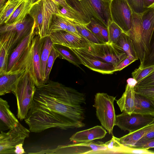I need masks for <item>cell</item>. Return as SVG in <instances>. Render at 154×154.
Instances as JSON below:
<instances>
[{"instance_id": "9", "label": "cell", "mask_w": 154, "mask_h": 154, "mask_svg": "<svg viewBox=\"0 0 154 154\" xmlns=\"http://www.w3.org/2000/svg\"><path fill=\"white\" fill-rule=\"evenodd\" d=\"M30 131L22 125L7 132L1 131L0 134V154H14L15 147L24 143L28 137Z\"/></svg>"}, {"instance_id": "8", "label": "cell", "mask_w": 154, "mask_h": 154, "mask_svg": "<svg viewBox=\"0 0 154 154\" xmlns=\"http://www.w3.org/2000/svg\"><path fill=\"white\" fill-rule=\"evenodd\" d=\"M110 9L112 21L127 33L132 28L133 17L126 0H111Z\"/></svg>"}, {"instance_id": "12", "label": "cell", "mask_w": 154, "mask_h": 154, "mask_svg": "<svg viewBox=\"0 0 154 154\" xmlns=\"http://www.w3.org/2000/svg\"><path fill=\"white\" fill-rule=\"evenodd\" d=\"M154 119V116L150 115L134 113L129 115L122 112L116 115V125L122 130L131 133L146 126Z\"/></svg>"}, {"instance_id": "21", "label": "cell", "mask_w": 154, "mask_h": 154, "mask_svg": "<svg viewBox=\"0 0 154 154\" xmlns=\"http://www.w3.org/2000/svg\"><path fill=\"white\" fill-rule=\"evenodd\" d=\"M135 96L137 106L134 113L154 116V100L135 92Z\"/></svg>"}, {"instance_id": "47", "label": "cell", "mask_w": 154, "mask_h": 154, "mask_svg": "<svg viewBox=\"0 0 154 154\" xmlns=\"http://www.w3.org/2000/svg\"><path fill=\"white\" fill-rule=\"evenodd\" d=\"M23 144L24 143H22L16 146L15 150V154H21L25 153L24 149L23 148Z\"/></svg>"}, {"instance_id": "32", "label": "cell", "mask_w": 154, "mask_h": 154, "mask_svg": "<svg viewBox=\"0 0 154 154\" xmlns=\"http://www.w3.org/2000/svg\"><path fill=\"white\" fill-rule=\"evenodd\" d=\"M105 144L108 151L124 153L125 146L121 143L119 138L112 135L111 139L105 142Z\"/></svg>"}, {"instance_id": "41", "label": "cell", "mask_w": 154, "mask_h": 154, "mask_svg": "<svg viewBox=\"0 0 154 154\" xmlns=\"http://www.w3.org/2000/svg\"><path fill=\"white\" fill-rule=\"evenodd\" d=\"M134 148H140L147 149L154 147V139L137 142L132 147Z\"/></svg>"}, {"instance_id": "27", "label": "cell", "mask_w": 154, "mask_h": 154, "mask_svg": "<svg viewBox=\"0 0 154 154\" xmlns=\"http://www.w3.org/2000/svg\"><path fill=\"white\" fill-rule=\"evenodd\" d=\"M73 22L77 31L82 37L85 38L91 42L96 44L105 43L87 28L85 26L78 23Z\"/></svg>"}, {"instance_id": "44", "label": "cell", "mask_w": 154, "mask_h": 154, "mask_svg": "<svg viewBox=\"0 0 154 154\" xmlns=\"http://www.w3.org/2000/svg\"><path fill=\"white\" fill-rule=\"evenodd\" d=\"M101 34L105 43H109V38L108 29L107 27L99 24Z\"/></svg>"}, {"instance_id": "28", "label": "cell", "mask_w": 154, "mask_h": 154, "mask_svg": "<svg viewBox=\"0 0 154 154\" xmlns=\"http://www.w3.org/2000/svg\"><path fill=\"white\" fill-rule=\"evenodd\" d=\"M67 27L66 20L57 14L53 15L50 26V33L62 31H66Z\"/></svg>"}, {"instance_id": "4", "label": "cell", "mask_w": 154, "mask_h": 154, "mask_svg": "<svg viewBox=\"0 0 154 154\" xmlns=\"http://www.w3.org/2000/svg\"><path fill=\"white\" fill-rule=\"evenodd\" d=\"M60 7L53 0H39L33 5L29 14L33 19L36 33L41 38L49 35L52 16L60 14Z\"/></svg>"}, {"instance_id": "40", "label": "cell", "mask_w": 154, "mask_h": 154, "mask_svg": "<svg viewBox=\"0 0 154 154\" xmlns=\"http://www.w3.org/2000/svg\"><path fill=\"white\" fill-rule=\"evenodd\" d=\"M137 60L136 59L127 56L126 58L115 67V71H120Z\"/></svg>"}, {"instance_id": "31", "label": "cell", "mask_w": 154, "mask_h": 154, "mask_svg": "<svg viewBox=\"0 0 154 154\" xmlns=\"http://www.w3.org/2000/svg\"><path fill=\"white\" fill-rule=\"evenodd\" d=\"M53 47L62 58L66 60L75 65L79 67L81 63L79 59L74 55L58 45L54 44Z\"/></svg>"}, {"instance_id": "18", "label": "cell", "mask_w": 154, "mask_h": 154, "mask_svg": "<svg viewBox=\"0 0 154 154\" xmlns=\"http://www.w3.org/2000/svg\"><path fill=\"white\" fill-rule=\"evenodd\" d=\"M26 68L20 71L6 72L0 75V96L12 93Z\"/></svg>"}, {"instance_id": "38", "label": "cell", "mask_w": 154, "mask_h": 154, "mask_svg": "<svg viewBox=\"0 0 154 154\" xmlns=\"http://www.w3.org/2000/svg\"><path fill=\"white\" fill-rule=\"evenodd\" d=\"M154 86V71L146 77L137 83L134 87H143Z\"/></svg>"}, {"instance_id": "5", "label": "cell", "mask_w": 154, "mask_h": 154, "mask_svg": "<svg viewBox=\"0 0 154 154\" xmlns=\"http://www.w3.org/2000/svg\"><path fill=\"white\" fill-rule=\"evenodd\" d=\"M74 48L82 54L111 63L115 67L127 56L117 44H96L89 41L84 48Z\"/></svg>"}, {"instance_id": "13", "label": "cell", "mask_w": 154, "mask_h": 154, "mask_svg": "<svg viewBox=\"0 0 154 154\" xmlns=\"http://www.w3.org/2000/svg\"><path fill=\"white\" fill-rule=\"evenodd\" d=\"M69 49L79 59L81 64L89 69L103 74H112L115 72V66L113 65L96 58L82 54L73 48Z\"/></svg>"}, {"instance_id": "23", "label": "cell", "mask_w": 154, "mask_h": 154, "mask_svg": "<svg viewBox=\"0 0 154 154\" xmlns=\"http://www.w3.org/2000/svg\"><path fill=\"white\" fill-rule=\"evenodd\" d=\"M53 45L49 36L44 38L41 55V73L44 84L46 83L45 72L47 63Z\"/></svg>"}, {"instance_id": "19", "label": "cell", "mask_w": 154, "mask_h": 154, "mask_svg": "<svg viewBox=\"0 0 154 154\" xmlns=\"http://www.w3.org/2000/svg\"><path fill=\"white\" fill-rule=\"evenodd\" d=\"M154 130V119L143 127L120 138V142L124 146L132 147L143 136Z\"/></svg>"}, {"instance_id": "39", "label": "cell", "mask_w": 154, "mask_h": 154, "mask_svg": "<svg viewBox=\"0 0 154 154\" xmlns=\"http://www.w3.org/2000/svg\"><path fill=\"white\" fill-rule=\"evenodd\" d=\"M124 153L154 154V151L146 149L125 146Z\"/></svg>"}, {"instance_id": "37", "label": "cell", "mask_w": 154, "mask_h": 154, "mask_svg": "<svg viewBox=\"0 0 154 154\" xmlns=\"http://www.w3.org/2000/svg\"><path fill=\"white\" fill-rule=\"evenodd\" d=\"M99 24L95 21L91 20L90 22L85 26L101 40L105 43L101 34Z\"/></svg>"}, {"instance_id": "35", "label": "cell", "mask_w": 154, "mask_h": 154, "mask_svg": "<svg viewBox=\"0 0 154 154\" xmlns=\"http://www.w3.org/2000/svg\"><path fill=\"white\" fill-rule=\"evenodd\" d=\"M8 56L4 48H0V75L7 72Z\"/></svg>"}, {"instance_id": "48", "label": "cell", "mask_w": 154, "mask_h": 154, "mask_svg": "<svg viewBox=\"0 0 154 154\" xmlns=\"http://www.w3.org/2000/svg\"><path fill=\"white\" fill-rule=\"evenodd\" d=\"M144 7L148 8L154 6V0H143Z\"/></svg>"}, {"instance_id": "11", "label": "cell", "mask_w": 154, "mask_h": 154, "mask_svg": "<svg viewBox=\"0 0 154 154\" xmlns=\"http://www.w3.org/2000/svg\"><path fill=\"white\" fill-rule=\"evenodd\" d=\"M44 38L37 33L33 38L31 45L29 60L30 73L36 87L44 84L41 73V55Z\"/></svg>"}, {"instance_id": "43", "label": "cell", "mask_w": 154, "mask_h": 154, "mask_svg": "<svg viewBox=\"0 0 154 154\" xmlns=\"http://www.w3.org/2000/svg\"><path fill=\"white\" fill-rule=\"evenodd\" d=\"M154 65V41L151 46L150 51L149 55L145 61L143 66H148Z\"/></svg>"}, {"instance_id": "33", "label": "cell", "mask_w": 154, "mask_h": 154, "mask_svg": "<svg viewBox=\"0 0 154 154\" xmlns=\"http://www.w3.org/2000/svg\"><path fill=\"white\" fill-rule=\"evenodd\" d=\"M60 55L53 46L48 59L45 72L46 83L48 81L49 76L54 62L56 59L59 57Z\"/></svg>"}, {"instance_id": "50", "label": "cell", "mask_w": 154, "mask_h": 154, "mask_svg": "<svg viewBox=\"0 0 154 154\" xmlns=\"http://www.w3.org/2000/svg\"><path fill=\"white\" fill-rule=\"evenodd\" d=\"M6 0H0V9H1L5 4Z\"/></svg>"}, {"instance_id": "49", "label": "cell", "mask_w": 154, "mask_h": 154, "mask_svg": "<svg viewBox=\"0 0 154 154\" xmlns=\"http://www.w3.org/2000/svg\"><path fill=\"white\" fill-rule=\"evenodd\" d=\"M127 83L129 85L134 87L137 82L133 78H129L127 80Z\"/></svg>"}, {"instance_id": "45", "label": "cell", "mask_w": 154, "mask_h": 154, "mask_svg": "<svg viewBox=\"0 0 154 154\" xmlns=\"http://www.w3.org/2000/svg\"><path fill=\"white\" fill-rule=\"evenodd\" d=\"M53 0L61 7L64 8L67 10H69L74 12H78V11L74 10L73 8L70 6L67 3L66 0Z\"/></svg>"}, {"instance_id": "16", "label": "cell", "mask_w": 154, "mask_h": 154, "mask_svg": "<svg viewBox=\"0 0 154 154\" xmlns=\"http://www.w3.org/2000/svg\"><path fill=\"white\" fill-rule=\"evenodd\" d=\"M107 133L106 130L102 126L97 125L76 132L70 137L69 140L74 143L89 142L103 138Z\"/></svg>"}, {"instance_id": "42", "label": "cell", "mask_w": 154, "mask_h": 154, "mask_svg": "<svg viewBox=\"0 0 154 154\" xmlns=\"http://www.w3.org/2000/svg\"><path fill=\"white\" fill-rule=\"evenodd\" d=\"M65 18L67 23V27L66 31L77 36L83 37L77 31L73 22L69 19Z\"/></svg>"}, {"instance_id": "30", "label": "cell", "mask_w": 154, "mask_h": 154, "mask_svg": "<svg viewBox=\"0 0 154 154\" xmlns=\"http://www.w3.org/2000/svg\"><path fill=\"white\" fill-rule=\"evenodd\" d=\"M109 43L116 44L122 34L124 32L122 29L115 23L112 21L107 27Z\"/></svg>"}, {"instance_id": "17", "label": "cell", "mask_w": 154, "mask_h": 154, "mask_svg": "<svg viewBox=\"0 0 154 154\" xmlns=\"http://www.w3.org/2000/svg\"><path fill=\"white\" fill-rule=\"evenodd\" d=\"M116 101L121 112L129 115L133 113L137 106L134 87L127 84L125 92L121 97Z\"/></svg>"}, {"instance_id": "24", "label": "cell", "mask_w": 154, "mask_h": 154, "mask_svg": "<svg viewBox=\"0 0 154 154\" xmlns=\"http://www.w3.org/2000/svg\"><path fill=\"white\" fill-rule=\"evenodd\" d=\"M24 0H8L0 9V25L5 24L16 9Z\"/></svg>"}, {"instance_id": "15", "label": "cell", "mask_w": 154, "mask_h": 154, "mask_svg": "<svg viewBox=\"0 0 154 154\" xmlns=\"http://www.w3.org/2000/svg\"><path fill=\"white\" fill-rule=\"evenodd\" d=\"M35 24L34 23L30 32L14 49L10 55L7 72H11L23 58L30 46L32 39L37 33Z\"/></svg>"}, {"instance_id": "14", "label": "cell", "mask_w": 154, "mask_h": 154, "mask_svg": "<svg viewBox=\"0 0 154 154\" xmlns=\"http://www.w3.org/2000/svg\"><path fill=\"white\" fill-rule=\"evenodd\" d=\"M53 44L58 45L68 48H83L89 41L65 31L51 32L49 35Z\"/></svg>"}, {"instance_id": "52", "label": "cell", "mask_w": 154, "mask_h": 154, "mask_svg": "<svg viewBox=\"0 0 154 154\" xmlns=\"http://www.w3.org/2000/svg\"><path fill=\"white\" fill-rule=\"evenodd\" d=\"M102 0L103 1H111V0Z\"/></svg>"}, {"instance_id": "26", "label": "cell", "mask_w": 154, "mask_h": 154, "mask_svg": "<svg viewBox=\"0 0 154 154\" xmlns=\"http://www.w3.org/2000/svg\"><path fill=\"white\" fill-rule=\"evenodd\" d=\"M116 44L123 50L127 56L137 60L138 59L131 39L127 33L123 32Z\"/></svg>"}, {"instance_id": "1", "label": "cell", "mask_w": 154, "mask_h": 154, "mask_svg": "<svg viewBox=\"0 0 154 154\" xmlns=\"http://www.w3.org/2000/svg\"><path fill=\"white\" fill-rule=\"evenodd\" d=\"M85 94L58 82L48 80L36 87L32 104L24 119L30 132L39 133L47 129L79 128L83 122Z\"/></svg>"}, {"instance_id": "51", "label": "cell", "mask_w": 154, "mask_h": 154, "mask_svg": "<svg viewBox=\"0 0 154 154\" xmlns=\"http://www.w3.org/2000/svg\"><path fill=\"white\" fill-rule=\"evenodd\" d=\"M31 2H32V4H34L35 3L37 2L39 0H30Z\"/></svg>"}, {"instance_id": "10", "label": "cell", "mask_w": 154, "mask_h": 154, "mask_svg": "<svg viewBox=\"0 0 154 154\" xmlns=\"http://www.w3.org/2000/svg\"><path fill=\"white\" fill-rule=\"evenodd\" d=\"M140 27L141 42L144 62L150 52L151 41L154 31V6L147 9L140 15Z\"/></svg>"}, {"instance_id": "7", "label": "cell", "mask_w": 154, "mask_h": 154, "mask_svg": "<svg viewBox=\"0 0 154 154\" xmlns=\"http://www.w3.org/2000/svg\"><path fill=\"white\" fill-rule=\"evenodd\" d=\"M108 151L102 142L91 141L60 145L52 149L42 150L38 154H82L105 153Z\"/></svg>"}, {"instance_id": "6", "label": "cell", "mask_w": 154, "mask_h": 154, "mask_svg": "<svg viewBox=\"0 0 154 154\" xmlns=\"http://www.w3.org/2000/svg\"><path fill=\"white\" fill-rule=\"evenodd\" d=\"M116 97L104 93H98L95 95L93 107L96 115L102 126L109 134L113 135V130L116 125V116L114 102Z\"/></svg>"}, {"instance_id": "25", "label": "cell", "mask_w": 154, "mask_h": 154, "mask_svg": "<svg viewBox=\"0 0 154 154\" xmlns=\"http://www.w3.org/2000/svg\"><path fill=\"white\" fill-rule=\"evenodd\" d=\"M60 14L58 15L84 26H86L91 21L79 13L68 10L62 7L60 9Z\"/></svg>"}, {"instance_id": "46", "label": "cell", "mask_w": 154, "mask_h": 154, "mask_svg": "<svg viewBox=\"0 0 154 154\" xmlns=\"http://www.w3.org/2000/svg\"><path fill=\"white\" fill-rule=\"evenodd\" d=\"M153 139H154V130L150 132L143 136L138 141H143Z\"/></svg>"}, {"instance_id": "34", "label": "cell", "mask_w": 154, "mask_h": 154, "mask_svg": "<svg viewBox=\"0 0 154 154\" xmlns=\"http://www.w3.org/2000/svg\"><path fill=\"white\" fill-rule=\"evenodd\" d=\"M133 13L141 15L147 9L144 7L143 0H126Z\"/></svg>"}, {"instance_id": "20", "label": "cell", "mask_w": 154, "mask_h": 154, "mask_svg": "<svg viewBox=\"0 0 154 154\" xmlns=\"http://www.w3.org/2000/svg\"><path fill=\"white\" fill-rule=\"evenodd\" d=\"M0 119L9 130L22 125L10 110L7 101L1 98H0Z\"/></svg>"}, {"instance_id": "29", "label": "cell", "mask_w": 154, "mask_h": 154, "mask_svg": "<svg viewBox=\"0 0 154 154\" xmlns=\"http://www.w3.org/2000/svg\"><path fill=\"white\" fill-rule=\"evenodd\" d=\"M154 71V65L144 66L140 65L131 73L132 76L137 82L146 77Z\"/></svg>"}, {"instance_id": "53", "label": "cell", "mask_w": 154, "mask_h": 154, "mask_svg": "<svg viewBox=\"0 0 154 154\" xmlns=\"http://www.w3.org/2000/svg\"><path fill=\"white\" fill-rule=\"evenodd\" d=\"M79 0V1H80V0Z\"/></svg>"}, {"instance_id": "22", "label": "cell", "mask_w": 154, "mask_h": 154, "mask_svg": "<svg viewBox=\"0 0 154 154\" xmlns=\"http://www.w3.org/2000/svg\"><path fill=\"white\" fill-rule=\"evenodd\" d=\"M33 5L30 0H24L4 24L16 23L23 20L29 14Z\"/></svg>"}, {"instance_id": "2", "label": "cell", "mask_w": 154, "mask_h": 154, "mask_svg": "<svg viewBox=\"0 0 154 154\" xmlns=\"http://www.w3.org/2000/svg\"><path fill=\"white\" fill-rule=\"evenodd\" d=\"M74 10L91 21L93 20L107 28L112 21L110 9L111 1L66 0Z\"/></svg>"}, {"instance_id": "3", "label": "cell", "mask_w": 154, "mask_h": 154, "mask_svg": "<svg viewBox=\"0 0 154 154\" xmlns=\"http://www.w3.org/2000/svg\"><path fill=\"white\" fill-rule=\"evenodd\" d=\"M29 63V59L24 73L12 92L16 98L17 116L20 121L25 119L27 116L36 89L30 73Z\"/></svg>"}, {"instance_id": "36", "label": "cell", "mask_w": 154, "mask_h": 154, "mask_svg": "<svg viewBox=\"0 0 154 154\" xmlns=\"http://www.w3.org/2000/svg\"><path fill=\"white\" fill-rule=\"evenodd\" d=\"M136 93L154 100V86L143 87H134Z\"/></svg>"}]
</instances>
